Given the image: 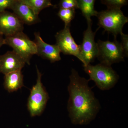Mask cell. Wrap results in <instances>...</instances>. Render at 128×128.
<instances>
[{"instance_id":"cell-14","label":"cell","mask_w":128,"mask_h":128,"mask_svg":"<svg viewBox=\"0 0 128 128\" xmlns=\"http://www.w3.org/2000/svg\"><path fill=\"white\" fill-rule=\"evenodd\" d=\"M78 8L80 9L87 22L92 20L91 17L97 16L98 12L94 9L95 0H78Z\"/></svg>"},{"instance_id":"cell-2","label":"cell","mask_w":128,"mask_h":128,"mask_svg":"<svg viewBox=\"0 0 128 128\" xmlns=\"http://www.w3.org/2000/svg\"><path fill=\"white\" fill-rule=\"evenodd\" d=\"M83 66L90 80H93L97 86L102 90L112 89L119 79V76L111 66L100 63L95 66L90 64Z\"/></svg>"},{"instance_id":"cell-11","label":"cell","mask_w":128,"mask_h":128,"mask_svg":"<svg viewBox=\"0 0 128 128\" xmlns=\"http://www.w3.org/2000/svg\"><path fill=\"white\" fill-rule=\"evenodd\" d=\"M26 64L22 57L13 50L0 55V73L6 75L22 70Z\"/></svg>"},{"instance_id":"cell-5","label":"cell","mask_w":128,"mask_h":128,"mask_svg":"<svg viewBox=\"0 0 128 128\" xmlns=\"http://www.w3.org/2000/svg\"><path fill=\"white\" fill-rule=\"evenodd\" d=\"M97 16L99 26L112 33L114 38L122 32L124 26L128 22V17L124 15L121 9H108L98 12Z\"/></svg>"},{"instance_id":"cell-16","label":"cell","mask_w":128,"mask_h":128,"mask_svg":"<svg viewBox=\"0 0 128 128\" xmlns=\"http://www.w3.org/2000/svg\"><path fill=\"white\" fill-rule=\"evenodd\" d=\"M75 9H60L58 16L64 23V26L70 25V22L75 16Z\"/></svg>"},{"instance_id":"cell-1","label":"cell","mask_w":128,"mask_h":128,"mask_svg":"<svg viewBox=\"0 0 128 128\" xmlns=\"http://www.w3.org/2000/svg\"><path fill=\"white\" fill-rule=\"evenodd\" d=\"M70 78L67 105L69 117L74 124H88L100 111V102L89 86V80L80 76L76 70H72Z\"/></svg>"},{"instance_id":"cell-13","label":"cell","mask_w":128,"mask_h":128,"mask_svg":"<svg viewBox=\"0 0 128 128\" xmlns=\"http://www.w3.org/2000/svg\"><path fill=\"white\" fill-rule=\"evenodd\" d=\"M24 86V76L21 70L5 75L4 86L8 92L11 93L16 91Z\"/></svg>"},{"instance_id":"cell-10","label":"cell","mask_w":128,"mask_h":128,"mask_svg":"<svg viewBox=\"0 0 128 128\" xmlns=\"http://www.w3.org/2000/svg\"><path fill=\"white\" fill-rule=\"evenodd\" d=\"M34 42L37 48V55L49 60L51 63L60 60L61 58L59 48L56 44L46 43L42 39L39 32L34 33Z\"/></svg>"},{"instance_id":"cell-15","label":"cell","mask_w":128,"mask_h":128,"mask_svg":"<svg viewBox=\"0 0 128 128\" xmlns=\"http://www.w3.org/2000/svg\"><path fill=\"white\" fill-rule=\"evenodd\" d=\"M25 4L30 7L34 12L38 16L43 9L54 6L49 0H22Z\"/></svg>"},{"instance_id":"cell-19","label":"cell","mask_w":128,"mask_h":128,"mask_svg":"<svg viewBox=\"0 0 128 128\" xmlns=\"http://www.w3.org/2000/svg\"><path fill=\"white\" fill-rule=\"evenodd\" d=\"M16 0H0V13L11 9Z\"/></svg>"},{"instance_id":"cell-3","label":"cell","mask_w":128,"mask_h":128,"mask_svg":"<svg viewBox=\"0 0 128 128\" xmlns=\"http://www.w3.org/2000/svg\"><path fill=\"white\" fill-rule=\"evenodd\" d=\"M36 82L30 90L27 106L30 116H40L43 112L49 98L48 94L41 81L42 73L36 66Z\"/></svg>"},{"instance_id":"cell-17","label":"cell","mask_w":128,"mask_h":128,"mask_svg":"<svg viewBox=\"0 0 128 128\" xmlns=\"http://www.w3.org/2000/svg\"><path fill=\"white\" fill-rule=\"evenodd\" d=\"M101 2L107 6L108 9H121V7L128 4L126 0H102Z\"/></svg>"},{"instance_id":"cell-18","label":"cell","mask_w":128,"mask_h":128,"mask_svg":"<svg viewBox=\"0 0 128 128\" xmlns=\"http://www.w3.org/2000/svg\"><path fill=\"white\" fill-rule=\"evenodd\" d=\"M58 6L60 9H78V4L76 0H61Z\"/></svg>"},{"instance_id":"cell-7","label":"cell","mask_w":128,"mask_h":128,"mask_svg":"<svg viewBox=\"0 0 128 128\" xmlns=\"http://www.w3.org/2000/svg\"><path fill=\"white\" fill-rule=\"evenodd\" d=\"M87 22V28L84 32L82 43L80 45L81 62L83 66L94 62L98 54V46L95 41L96 32L92 30V20Z\"/></svg>"},{"instance_id":"cell-20","label":"cell","mask_w":128,"mask_h":128,"mask_svg":"<svg viewBox=\"0 0 128 128\" xmlns=\"http://www.w3.org/2000/svg\"><path fill=\"white\" fill-rule=\"evenodd\" d=\"M121 35V44L126 57L128 56V35L123 33L120 34Z\"/></svg>"},{"instance_id":"cell-6","label":"cell","mask_w":128,"mask_h":128,"mask_svg":"<svg viewBox=\"0 0 128 128\" xmlns=\"http://www.w3.org/2000/svg\"><path fill=\"white\" fill-rule=\"evenodd\" d=\"M97 58L101 64L111 66L112 64L124 61L125 56L121 44L114 38L113 41L98 40Z\"/></svg>"},{"instance_id":"cell-9","label":"cell","mask_w":128,"mask_h":128,"mask_svg":"<svg viewBox=\"0 0 128 128\" xmlns=\"http://www.w3.org/2000/svg\"><path fill=\"white\" fill-rule=\"evenodd\" d=\"M24 24L13 12L5 11L0 13V33L5 37L23 32Z\"/></svg>"},{"instance_id":"cell-21","label":"cell","mask_w":128,"mask_h":128,"mask_svg":"<svg viewBox=\"0 0 128 128\" xmlns=\"http://www.w3.org/2000/svg\"><path fill=\"white\" fill-rule=\"evenodd\" d=\"M4 44V38H3V35L0 33V48Z\"/></svg>"},{"instance_id":"cell-8","label":"cell","mask_w":128,"mask_h":128,"mask_svg":"<svg viewBox=\"0 0 128 128\" xmlns=\"http://www.w3.org/2000/svg\"><path fill=\"white\" fill-rule=\"evenodd\" d=\"M70 25L64 26L55 35L56 44L60 52L65 55H73L81 61L80 45L76 42L70 29Z\"/></svg>"},{"instance_id":"cell-4","label":"cell","mask_w":128,"mask_h":128,"mask_svg":"<svg viewBox=\"0 0 128 128\" xmlns=\"http://www.w3.org/2000/svg\"><path fill=\"white\" fill-rule=\"evenodd\" d=\"M4 44L11 47L13 51L22 57L26 64L28 65L30 64V60L32 56L36 54V44L23 32L5 37Z\"/></svg>"},{"instance_id":"cell-12","label":"cell","mask_w":128,"mask_h":128,"mask_svg":"<svg viewBox=\"0 0 128 128\" xmlns=\"http://www.w3.org/2000/svg\"><path fill=\"white\" fill-rule=\"evenodd\" d=\"M11 9L24 24L33 25L40 22L38 16L34 14L31 8L22 0H16Z\"/></svg>"}]
</instances>
